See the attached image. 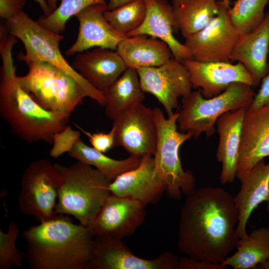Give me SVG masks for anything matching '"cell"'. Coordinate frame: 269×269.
<instances>
[{"mask_svg": "<svg viewBox=\"0 0 269 269\" xmlns=\"http://www.w3.org/2000/svg\"><path fill=\"white\" fill-rule=\"evenodd\" d=\"M238 222L229 192L219 187L196 188L180 211L177 248L193 259L221 264L236 248Z\"/></svg>", "mask_w": 269, "mask_h": 269, "instance_id": "cell-1", "label": "cell"}, {"mask_svg": "<svg viewBox=\"0 0 269 269\" xmlns=\"http://www.w3.org/2000/svg\"><path fill=\"white\" fill-rule=\"evenodd\" d=\"M17 38L4 28L0 30V53L2 64L0 84V116L10 131L28 142L53 143L54 136L64 131L69 118L48 111L36 103L17 80L12 56Z\"/></svg>", "mask_w": 269, "mask_h": 269, "instance_id": "cell-2", "label": "cell"}, {"mask_svg": "<svg viewBox=\"0 0 269 269\" xmlns=\"http://www.w3.org/2000/svg\"><path fill=\"white\" fill-rule=\"evenodd\" d=\"M59 214L23 232L32 269H87L94 236L88 228Z\"/></svg>", "mask_w": 269, "mask_h": 269, "instance_id": "cell-3", "label": "cell"}, {"mask_svg": "<svg viewBox=\"0 0 269 269\" xmlns=\"http://www.w3.org/2000/svg\"><path fill=\"white\" fill-rule=\"evenodd\" d=\"M55 165L60 175L55 213L72 215L88 228L111 194V181L97 169L78 161L69 166Z\"/></svg>", "mask_w": 269, "mask_h": 269, "instance_id": "cell-4", "label": "cell"}, {"mask_svg": "<svg viewBox=\"0 0 269 269\" xmlns=\"http://www.w3.org/2000/svg\"><path fill=\"white\" fill-rule=\"evenodd\" d=\"M253 87L242 83L231 84L223 93L205 98L200 90L182 98L178 110V128L183 132H192L197 139L202 133L207 139L216 131L215 125L224 114L241 109H249L255 96Z\"/></svg>", "mask_w": 269, "mask_h": 269, "instance_id": "cell-5", "label": "cell"}, {"mask_svg": "<svg viewBox=\"0 0 269 269\" xmlns=\"http://www.w3.org/2000/svg\"><path fill=\"white\" fill-rule=\"evenodd\" d=\"M4 21L8 31L23 44L25 53H19L17 56L18 60L24 62L40 60L59 68L80 84L88 97L105 107L106 100L104 92L94 88L83 78L61 53L59 43L64 36L45 29L37 21L29 17L23 10Z\"/></svg>", "mask_w": 269, "mask_h": 269, "instance_id": "cell-6", "label": "cell"}, {"mask_svg": "<svg viewBox=\"0 0 269 269\" xmlns=\"http://www.w3.org/2000/svg\"><path fill=\"white\" fill-rule=\"evenodd\" d=\"M27 73L17 76L21 87L43 108L70 116L88 95L71 76L40 60H29Z\"/></svg>", "mask_w": 269, "mask_h": 269, "instance_id": "cell-7", "label": "cell"}, {"mask_svg": "<svg viewBox=\"0 0 269 269\" xmlns=\"http://www.w3.org/2000/svg\"><path fill=\"white\" fill-rule=\"evenodd\" d=\"M152 111L157 129V141L153 155L155 166L166 183L168 197L172 200H180L182 193L187 196L196 189L193 173L183 169L179 157L180 146L193 137L194 134L192 132L178 131V110L167 118L159 108L155 107Z\"/></svg>", "mask_w": 269, "mask_h": 269, "instance_id": "cell-8", "label": "cell"}, {"mask_svg": "<svg viewBox=\"0 0 269 269\" xmlns=\"http://www.w3.org/2000/svg\"><path fill=\"white\" fill-rule=\"evenodd\" d=\"M60 183L59 173L46 159L31 162L24 171L18 203L20 211L40 223L54 217L56 199Z\"/></svg>", "mask_w": 269, "mask_h": 269, "instance_id": "cell-9", "label": "cell"}, {"mask_svg": "<svg viewBox=\"0 0 269 269\" xmlns=\"http://www.w3.org/2000/svg\"><path fill=\"white\" fill-rule=\"evenodd\" d=\"M218 12L202 29L185 38L183 43L192 59L202 62H230L241 34L232 22L230 4L218 1Z\"/></svg>", "mask_w": 269, "mask_h": 269, "instance_id": "cell-10", "label": "cell"}, {"mask_svg": "<svg viewBox=\"0 0 269 269\" xmlns=\"http://www.w3.org/2000/svg\"><path fill=\"white\" fill-rule=\"evenodd\" d=\"M179 261L170 252L152 259L141 258L122 239L101 235L94 237L87 269H178Z\"/></svg>", "mask_w": 269, "mask_h": 269, "instance_id": "cell-11", "label": "cell"}, {"mask_svg": "<svg viewBox=\"0 0 269 269\" xmlns=\"http://www.w3.org/2000/svg\"><path fill=\"white\" fill-rule=\"evenodd\" d=\"M140 87L144 93L154 96L162 105L168 117L179 108L178 99L192 92L188 71L173 57L158 67L136 70Z\"/></svg>", "mask_w": 269, "mask_h": 269, "instance_id": "cell-12", "label": "cell"}, {"mask_svg": "<svg viewBox=\"0 0 269 269\" xmlns=\"http://www.w3.org/2000/svg\"><path fill=\"white\" fill-rule=\"evenodd\" d=\"M114 147H123L130 155H153L157 129L152 109L139 102L113 120Z\"/></svg>", "mask_w": 269, "mask_h": 269, "instance_id": "cell-13", "label": "cell"}, {"mask_svg": "<svg viewBox=\"0 0 269 269\" xmlns=\"http://www.w3.org/2000/svg\"><path fill=\"white\" fill-rule=\"evenodd\" d=\"M145 207L135 199L111 194L88 228L94 237H130L144 222Z\"/></svg>", "mask_w": 269, "mask_h": 269, "instance_id": "cell-14", "label": "cell"}, {"mask_svg": "<svg viewBox=\"0 0 269 269\" xmlns=\"http://www.w3.org/2000/svg\"><path fill=\"white\" fill-rule=\"evenodd\" d=\"M182 63L188 71L192 88L199 89L205 98L221 94L234 83L253 87L258 86L251 74L240 62H202L189 59Z\"/></svg>", "mask_w": 269, "mask_h": 269, "instance_id": "cell-15", "label": "cell"}, {"mask_svg": "<svg viewBox=\"0 0 269 269\" xmlns=\"http://www.w3.org/2000/svg\"><path fill=\"white\" fill-rule=\"evenodd\" d=\"M111 194L139 201L144 207L155 204L166 191V185L156 169L153 155L141 157L139 165L118 176L110 184Z\"/></svg>", "mask_w": 269, "mask_h": 269, "instance_id": "cell-16", "label": "cell"}, {"mask_svg": "<svg viewBox=\"0 0 269 269\" xmlns=\"http://www.w3.org/2000/svg\"><path fill=\"white\" fill-rule=\"evenodd\" d=\"M236 177L241 183L239 191L234 197L238 212V222L236 229L238 239L248 237L246 226L253 211L263 202L267 203L269 212V161L264 159L250 169L238 172Z\"/></svg>", "mask_w": 269, "mask_h": 269, "instance_id": "cell-17", "label": "cell"}, {"mask_svg": "<svg viewBox=\"0 0 269 269\" xmlns=\"http://www.w3.org/2000/svg\"><path fill=\"white\" fill-rule=\"evenodd\" d=\"M107 5H91L77 13L79 31L75 43L66 51L68 56L93 47L116 50L119 43L126 37L116 31L105 17Z\"/></svg>", "mask_w": 269, "mask_h": 269, "instance_id": "cell-18", "label": "cell"}, {"mask_svg": "<svg viewBox=\"0 0 269 269\" xmlns=\"http://www.w3.org/2000/svg\"><path fill=\"white\" fill-rule=\"evenodd\" d=\"M269 156V104L248 109L241 131L237 172L248 170Z\"/></svg>", "mask_w": 269, "mask_h": 269, "instance_id": "cell-19", "label": "cell"}, {"mask_svg": "<svg viewBox=\"0 0 269 269\" xmlns=\"http://www.w3.org/2000/svg\"><path fill=\"white\" fill-rule=\"evenodd\" d=\"M71 66L92 86L103 92L127 68L116 51L102 47L77 53Z\"/></svg>", "mask_w": 269, "mask_h": 269, "instance_id": "cell-20", "label": "cell"}, {"mask_svg": "<svg viewBox=\"0 0 269 269\" xmlns=\"http://www.w3.org/2000/svg\"><path fill=\"white\" fill-rule=\"evenodd\" d=\"M269 11L261 24L241 36L232 52L230 62L242 63L254 77L257 85L269 73Z\"/></svg>", "mask_w": 269, "mask_h": 269, "instance_id": "cell-21", "label": "cell"}, {"mask_svg": "<svg viewBox=\"0 0 269 269\" xmlns=\"http://www.w3.org/2000/svg\"><path fill=\"white\" fill-rule=\"evenodd\" d=\"M146 14L141 25L127 37L137 34H146L166 43L173 57L180 62L192 59L190 52L177 40L174 31V8L167 0H145Z\"/></svg>", "mask_w": 269, "mask_h": 269, "instance_id": "cell-22", "label": "cell"}, {"mask_svg": "<svg viewBox=\"0 0 269 269\" xmlns=\"http://www.w3.org/2000/svg\"><path fill=\"white\" fill-rule=\"evenodd\" d=\"M246 109L228 112L218 119L216 131L219 142L216 157L222 164V184L233 182L236 177L242 123Z\"/></svg>", "mask_w": 269, "mask_h": 269, "instance_id": "cell-23", "label": "cell"}, {"mask_svg": "<svg viewBox=\"0 0 269 269\" xmlns=\"http://www.w3.org/2000/svg\"><path fill=\"white\" fill-rule=\"evenodd\" d=\"M116 51L127 68L135 70L161 66L173 56L166 43L146 34L125 38Z\"/></svg>", "mask_w": 269, "mask_h": 269, "instance_id": "cell-24", "label": "cell"}, {"mask_svg": "<svg viewBox=\"0 0 269 269\" xmlns=\"http://www.w3.org/2000/svg\"><path fill=\"white\" fill-rule=\"evenodd\" d=\"M105 115L113 120L135 104L142 102L145 96L136 70L127 68L104 92Z\"/></svg>", "mask_w": 269, "mask_h": 269, "instance_id": "cell-25", "label": "cell"}, {"mask_svg": "<svg viewBox=\"0 0 269 269\" xmlns=\"http://www.w3.org/2000/svg\"><path fill=\"white\" fill-rule=\"evenodd\" d=\"M68 153L80 162L94 166L111 182L121 174L137 167L141 160V156L133 155L123 159L112 158L88 146L80 137Z\"/></svg>", "mask_w": 269, "mask_h": 269, "instance_id": "cell-26", "label": "cell"}, {"mask_svg": "<svg viewBox=\"0 0 269 269\" xmlns=\"http://www.w3.org/2000/svg\"><path fill=\"white\" fill-rule=\"evenodd\" d=\"M236 252L221 264L234 269H249L269 261V228L253 230L248 237L238 239Z\"/></svg>", "mask_w": 269, "mask_h": 269, "instance_id": "cell-27", "label": "cell"}, {"mask_svg": "<svg viewBox=\"0 0 269 269\" xmlns=\"http://www.w3.org/2000/svg\"><path fill=\"white\" fill-rule=\"evenodd\" d=\"M218 12L217 0H185L174 8V31L186 38L204 28Z\"/></svg>", "mask_w": 269, "mask_h": 269, "instance_id": "cell-28", "label": "cell"}, {"mask_svg": "<svg viewBox=\"0 0 269 269\" xmlns=\"http://www.w3.org/2000/svg\"><path fill=\"white\" fill-rule=\"evenodd\" d=\"M146 10L145 0H134L113 10H106L104 16L116 31L127 37L141 25Z\"/></svg>", "mask_w": 269, "mask_h": 269, "instance_id": "cell-29", "label": "cell"}, {"mask_svg": "<svg viewBox=\"0 0 269 269\" xmlns=\"http://www.w3.org/2000/svg\"><path fill=\"white\" fill-rule=\"evenodd\" d=\"M269 0H237L229 9L231 20L241 34L248 33L264 19Z\"/></svg>", "mask_w": 269, "mask_h": 269, "instance_id": "cell-30", "label": "cell"}, {"mask_svg": "<svg viewBox=\"0 0 269 269\" xmlns=\"http://www.w3.org/2000/svg\"><path fill=\"white\" fill-rule=\"evenodd\" d=\"M57 8L47 16H41L37 22L45 29L60 34L65 28L68 20L85 8L93 4L107 5L105 0H58Z\"/></svg>", "mask_w": 269, "mask_h": 269, "instance_id": "cell-31", "label": "cell"}, {"mask_svg": "<svg viewBox=\"0 0 269 269\" xmlns=\"http://www.w3.org/2000/svg\"><path fill=\"white\" fill-rule=\"evenodd\" d=\"M19 228L15 222L8 226L6 233L0 230V269H9L12 266H22L24 257L23 252L15 246V241L19 233Z\"/></svg>", "mask_w": 269, "mask_h": 269, "instance_id": "cell-32", "label": "cell"}, {"mask_svg": "<svg viewBox=\"0 0 269 269\" xmlns=\"http://www.w3.org/2000/svg\"><path fill=\"white\" fill-rule=\"evenodd\" d=\"M77 127L89 138L92 147L95 149L105 153L114 147L115 129L112 127L108 133H96L91 134L79 127Z\"/></svg>", "mask_w": 269, "mask_h": 269, "instance_id": "cell-33", "label": "cell"}, {"mask_svg": "<svg viewBox=\"0 0 269 269\" xmlns=\"http://www.w3.org/2000/svg\"><path fill=\"white\" fill-rule=\"evenodd\" d=\"M228 267L221 264L212 263L207 261H199L192 258H180L178 269H226Z\"/></svg>", "mask_w": 269, "mask_h": 269, "instance_id": "cell-34", "label": "cell"}, {"mask_svg": "<svg viewBox=\"0 0 269 269\" xmlns=\"http://www.w3.org/2000/svg\"><path fill=\"white\" fill-rule=\"evenodd\" d=\"M27 0H0V16L4 20L22 10Z\"/></svg>", "mask_w": 269, "mask_h": 269, "instance_id": "cell-35", "label": "cell"}, {"mask_svg": "<svg viewBox=\"0 0 269 269\" xmlns=\"http://www.w3.org/2000/svg\"><path fill=\"white\" fill-rule=\"evenodd\" d=\"M261 81V87L255 94L254 101L249 109H256L269 104V73Z\"/></svg>", "mask_w": 269, "mask_h": 269, "instance_id": "cell-36", "label": "cell"}, {"mask_svg": "<svg viewBox=\"0 0 269 269\" xmlns=\"http://www.w3.org/2000/svg\"><path fill=\"white\" fill-rule=\"evenodd\" d=\"M107 10H111L123 5L130 3L134 0H108Z\"/></svg>", "mask_w": 269, "mask_h": 269, "instance_id": "cell-37", "label": "cell"}, {"mask_svg": "<svg viewBox=\"0 0 269 269\" xmlns=\"http://www.w3.org/2000/svg\"><path fill=\"white\" fill-rule=\"evenodd\" d=\"M40 6L43 13V15L47 16L49 15L51 12L48 7L47 1L45 0H34Z\"/></svg>", "mask_w": 269, "mask_h": 269, "instance_id": "cell-38", "label": "cell"}, {"mask_svg": "<svg viewBox=\"0 0 269 269\" xmlns=\"http://www.w3.org/2000/svg\"><path fill=\"white\" fill-rule=\"evenodd\" d=\"M58 1L59 0H47V2L48 4V7L51 13L57 8L58 6L57 5V3Z\"/></svg>", "mask_w": 269, "mask_h": 269, "instance_id": "cell-39", "label": "cell"}, {"mask_svg": "<svg viewBox=\"0 0 269 269\" xmlns=\"http://www.w3.org/2000/svg\"><path fill=\"white\" fill-rule=\"evenodd\" d=\"M185 0H172V5L173 8H175L180 5ZM226 1L227 3L230 4V2L229 0H223Z\"/></svg>", "mask_w": 269, "mask_h": 269, "instance_id": "cell-40", "label": "cell"}, {"mask_svg": "<svg viewBox=\"0 0 269 269\" xmlns=\"http://www.w3.org/2000/svg\"><path fill=\"white\" fill-rule=\"evenodd\" d=\"M260 269H269V261L257 266Z\"/></svg>", "mask_w": 269, "mask_h": 269, "instance_id": "cell-41", "label": "cell"}, {"mask_svg": "<svg viewBox=\"0 0 269 269\" xmlns=\"http://www.w3.org/2000/svg\"><path fill=\"white\" fill-rule=\"evenodd\" d=\"M230 1H231L232 0H229Z\"/></svg>", "mask_w": 269, "mask_h": 269, "instance_id": "cell-42", "label": "cell"}, {"mask_svg": "<svg viewBox=\"0 0 269 269\" xmlns=\"http://www.w3.org/2000/svg\"></svg>", "mask_w": 269, "mask_h": 269, "instance_id": "cell-43", "label": "cell"}]
</instances>
